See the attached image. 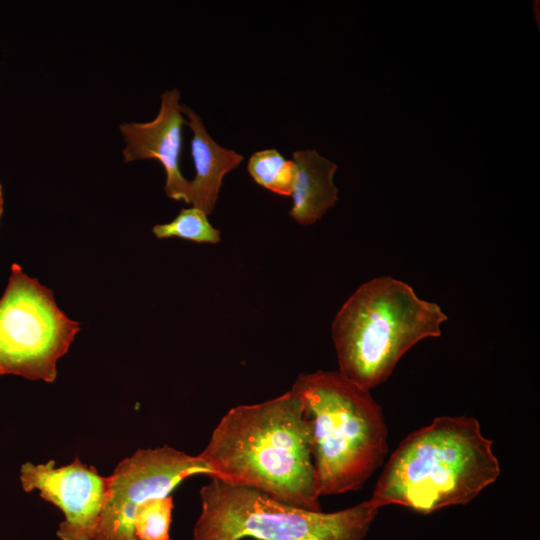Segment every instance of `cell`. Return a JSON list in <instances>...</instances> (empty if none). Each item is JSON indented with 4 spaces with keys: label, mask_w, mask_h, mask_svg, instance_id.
<instances>
[{
    "label": "cell",
    "mask_w": 540,
    "mask_h": 540,
    "mask_svg": "<svg viewBox=\"0 0 540 540\" xmlns=\"http://www.w3.org/2000/svg\"><path fill=\"white\" fill-rule=\"evenodd\" d=\"M212 478L255 488L274 499L322 511L311 450V426L292 390L228 410L198 454Z\"/></svg>",
    "instance_id": "obj_1"
},
{
    "label": "cell",
    "mask_w": 540,
    "mask_h": 540,
    "mask_svg": "<svg viewBox=\"0 0 540 540\" xmlns=\"http://www.w3.org/2000/svg\"><path fill=\"white\" fill-rule=\"evenodd\" d=\"M474 417L439 416L406 436L386 462L370 505L421 514L465 505L494 483L499 461Z\"/></svg>",
    "instance_id": "obj_2"
},
{
    "label": "cell",
    "mask_w": 540,
    "mask_h": 540,
    "mask_svg": "<svg viewBox=\"0 0 540 540\" xmlns=\"http://www.w3.org/2000/svg\"><path fill=\"white\" fill-rule=\"evenodd\" d=\"M291 390L311 426V450L320 496L360 489L388 452L381 406L369 390L339 371L302 373Z\"/></svg>",
    "instance_id": "obj_3"
},
{
    "label": "cell",
    "mask_w": 540,
    "mask_h": 540,
    "mask_svg": "<svg viewBox=\"0 0 540 540\" xmlns=\"http://www.w3.org/2000/svg\"><path fill=\"white\" fill-rule=\"evenodd\" d=\"M447 315L413 288L389 276L357 288L332 323L339 372L366 390L392 374L402 356L423 339L439 337Z\"/></svg>",
    "instance_id": "obj_4"
},
{
    "label": "cell",
    "mask_w": 540,
    "mask_h": 540,
    "mask_svg": "<svg viewBox=\"0 0 540 540\" xmlns=\"http://www.w3.org/2000/svg\"><path fill=\"white\" fill-rule=\"evenodd\" d=\"M194 540H362L379 509L368 501L335 511H309L255 488L211 478L200 490Z\"/></svg>",
    "instance_id": "obj_5"
},
{
    "label": "cell",
    "mask_w": 540,
    "mask_h": 540,
    "mask_svg": "<svg viewBox=\"0 0 540 540\" xmlns=\"http://www.w3.org/2000/svg\"><path fill=\"white\" fill-rule=\"evenodd\" d=\"M80 330V323L59 308L50 288L12 264L0 298V376L53 383L58 360Z\"/></svg>",
    "instance_id": "obj_6"
},
{
    "label": "cell",
    "mask_w": 540,
    "mask_h": 540,
    "mask_svg": "<svg viewBox=\"0 0 540 540\" xmlns=\"http://www.w3.org/2000/svg\"><path fill=\"white\" fill-rule=\"evenodd\" d=\"M197 474L213 477L198 455L167 445L138 449L119 462L109 476L108 500L94 540H137L133 527L137 507L152 498L170 495L181 482Z\"/></svg>",
    "instance_id": "obj_7"
},
{
    "label": "cell",
    "mask_w": 540,
    "mask_h": 540,
    "mask_svg": "<svg viewBox=\"0 0 540 540\" xmlns=\"http://www.w3.org/2000/svg\"><path fill=\"white\" fill-rule=\"evenodd\" d=\"M20 482L26 492L38 490L44 500L64 514L57 536L61 540H94L108 500L110 479L76 457L73 462L56 467L55 461L21 466Z\"/></svg>",
    "instance_id": "obj_8"
},
{
    "label": "cell",
    "mask_w": 540,
    "mask_h": 540,
    "mask_svg": "<svg viewBox=\"0 0 540 540\" xmlns=\"http://www.w3.org/2000/svg\"><path fill=\"white\" fill-rule=\"evenodd\" d=\"M180 92L166 90L161 96L157 116L149 122H123L119 126L124 141V163L143 159L158 160L166 174L164 186L168 198L189 203L190 181L180 171L182 129L187 121L181 111Z\"/></svg>",
    "instance_id": "obj_9"
},
{
    "label": "cell",
    "mask_w": 540,
    "mask_h": 540,
    "mask_svg": "<svg viewBox=\"0 0 540 540\" xmlns=\"http://www.w3.org/2000/svg\"><path fill=\"white\" fill-rule=\"evenodd\" d=\"M181 111L188 117L187 125L193 133L191 154L195 178L190 181L188 204L209 215L215 208L223 177L241 163L243 156L218 145L190 107L181 105Z\"/></svg>",
    "instance_id": "obj_10"
},
{
    "label": "cell",
    "mask_w": 540,
    "mask_h": 540,
    "mask_svg": "<svg viewBox=\"0 0 540 540\" xmlns=\"http://www.w3.org/2000/svg\"><path fill=\"white\" fill-rule=\"evenodd\" d=\"M292 161L295 179L289 215L299 224L311 225L338 199V189L333 183L337 165L313 149L295 151Z\"/></svg>",
    "instance_id": "obj_11"
},
{
    "label": "cell",
    "mask_w": 540,
    "mask_h": 540,
    "mask_svg": "<svg viewBox=\"0 0 540 540\" xmlns=\"http://www.w3.org/2000/svg\"><path fill=\"white\" fill-rule=\"evenodd\" d=\"M248 172L260 186L282 196H291L295 179V164L285 159L276 149L252 154Z\"/></svg>",
    "instance_id": "obj_12"
},
{
    "label": "cell",
    "mask_w": 540,
    "mask_h": 540,
    "mask_svg": "<svg viewBox=\"0 0 540 540\" xmlns=\"http://www.w3.org/2000/svg\"><path fill=\"white\" fill-rule=\"evenodd\" d=\"M207 214L195 207L182 208L170 222L152 228L159 239L180 238L196 243L217 244L220 232L211 225Z\"/></svg>",
    "instance_id": "obj_13"
},
{
    "label": "cell",
    "mask_w": 540,
    "mask_h": 540,
    "mask_svg": "<svg viewBox=\"0 0 540 540\" xmlns=\"http://www.w3.org/2000/svg\"><path fill=\"white\" fill-rule=\"evenodd\" d=\"M173 497H157L139 505L134 514V533L137 540H170Z\"/></svg>",
    "instance_id": "obj_14"
},
{
    "label": "cell",
    "mask_w": 540,
    "mask_h": 540,
    "mask_svg": "<svg viewBox=\"0 0 540 540\" xmlns=\"http://www.w3.org/2000/svg\"><path fill=\"white\" fill-rule=\"evenodd\" d=\"M3 210H4V197H3V188L0 183V222L3 215Z\"/></svg>",
    "instance_id": "obj_15"
}]
</instances>
